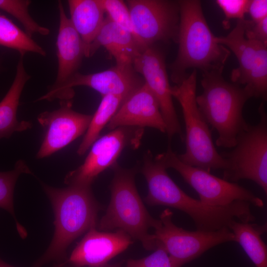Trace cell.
Listing matches in <instances>:
<instances>
[{
    "label": "cell",
    "instance_id": "cell-29",
    "mask_svg": "<svg viewBox=\"0 0 267 267\" xmlns=\"http://www.w3.org/2000/svg\"><path fill=\"white\" fill-rule=\"evenodd\" d=\"M245 35L248 39L267 44V17L256 23L249 20Z\"/></svg>",
    "mask_w": 267,
    "mask_h": 267
},
{
    "label": "cell",
    "instance_id": "cell-17",
    "mask_svg": "<svg viewBox=\"0 0 267 267\" xmlns=\"http://www.w3.org/2000/svg\"><path fill=\"white\" fill-rule=\"evenodd\" d=\"M58 9L59 24L56 43L57 72L55 81L48 91L59 89L77 73L85 56L84 44L66 15L60 1L58 2Z\"/></svg>",
    "mask_w": 267,
    "mask_h": 267
},
{
    "label": "cell",
    "instance_id": "cell-20",
    "mask_svg": "<svg viewBox=\"0 0 267 267\" xmlns=\"http://www.w3.org/2000/svg\"><path fill=\"white\" fill-rule=\"evenodd\" d=\"M70 21L87 47L101 27L105 10L99 0H68Z\"/></svg>",
    "mask_w": 267,
    "mask_h": 267
},
{
    "label": "cell",
    "instance_id": "cell-31",
    "mask_svg": "<svg viewBox=\"0 0 267 267\" xmlns=\"http://www.w3.org/2000/svg\"><path fill=\"white\" fill-rule=\"evenodd\" d=\"M65 266V263H62L60 264L56 265L54 267H64ZM0 267H14L4 262L3 261H2L1 259H0Z\"/></svg>",
    "mask_w": 267,
    "mask_h": 267
},
{
    "label": "cell",
    "instance_id": "cell-12",
    "mask_svg": "<svg viewBox=\"0 0 267 267\" xmlns=\"http://www.w3.org/2000/svg\"><path fill=\"white\" fill-rule=\"evenodd\" d=\"M145 84L143 78L133 65H116L106 70L91 74L75 73L59 89L48 91L37 99L52 101L72 100L74 95L73 88L85 86L99 92L102 96L107 95L120 96L125 100Z\"/></svg>",
    "mask_w": 267,
    "mask_h": 267
},
{
    "label": "cell",
    "instance_id": "cell-14",
    "mask_svg": "<svg viewBox=\"0 0 267 267\" xmlns=\"http://www.w3.org/2000/svg\"><path fill=\"white\" fill-rule=\"evenodd\" d=\"M72 104V100L60 101L58 109L38 115L37 119L44 130V135L37 158L51 155L86 132L92 115L74 111Z\"/></svg>",
    "mask_w": 267,
    "mask_h": 267
},
{
    "label": "cell",
    "instance_id": "cell-6",
    "mask_svg": "<svg viewBox=\"0 0 267 267\" xmlns=\"http://www.w3.org/2000/svg\"><path fill=\"white\" fill-rule=\"evenodd\" d=\"M258 112L260 121L248 124L238 135L230 151L221 153L226 162L223 179L232 182L249 179L256 183L267 193V115L261 103Z\"/></svg>",
    "mask_w": 267,
    "mask_h": 267
},
{
    "label": "cell",
    "instance_id": "cell-13",
    "mask_svg": "<svg viewBox=\"0 0 267 267\" xmlns=\"http://www.w3.org/2000/svg\"><path fill=\"white\" fill-rule=\"evenodd\" d=\"M133 66L159 102L169 139L178 135L183 141L184 135L173 104L163 53L153 45L146 47L134 59Z\"/></svg>",
    "mask_w": 267,
    "mask_h": 267
},
{
    "label": "cell",
    "instance_id": "cell-9",
    "mask_svg": "<svg viewBox=\"0 0 267 267\" xmlns=\"http://www.w3.org/2000/svg\"><path fill=\"white\" fill-rule=\"evenodd\" d=\"M143 128L121 127L99 137L91 145L84 163L64 178L68 185L91 187L99 175L112 168L126 147L136 149L140 144Z\"/></svg>",
    "mask_w": 267,
    "mask_h": 267
},
{
    "label": "cell",
    "instance_id": "cell-1",
    "mask_svg": "<svg viewBox=\"0 0 267 267\" xmlns=\"http://www.w3.org/2000/svg\"><path fill=\"white\" fill-rule=\"evenodd\" d=\"M178 2V49L171 65V79L177 85L188 76L186 71L189 68L204 72L223 67L230 53L227 47L217 42L205 18L200 1Z\"/></svg>",
    "mask_w": 267,
    "mask_h": 267
},
{
    "label": "cell",
    "instance_id": "cell-3",
    "mask_svg": "<svg viewBox=\"0 0 267 267\" xmlns=\"http://www.w3.org/2000/svg\"><path fill=\"white\" fill-rule=\"evenodd\" d=\"M223 67L202 72L201 94L196 97L198 107L206 122L218 134V146L233 148L239 134L248 126L243 116L246 101L254 97L246 86L226 81Z\"/></svg>",
    "mask_w": 267,
    "mask_h": 267
},
{
    "label": "cell",
    "instance_id": "cell-30",
    "mask_svg": "<svg viewBox=\"0 0 267 267\" xmlns=\"http://www.w3.org/2000/svg\"><path fill=\"white\" fill-rule=\"evenodd\" d=\"M247 12L249 13L252 18L251 21L254 23L267 17V0H250Z\"/></svg>",
    "mask_w": 267,
    "mask_h": 267
},
{
    "label": "cell",
    "instance_id": "cell-19",
    "mask_svg": "<svg viewBox=\"0 0 267 267\" xmlns=\"http://www.w3.org/2000/svg\"><path fill=\"white\" fill-rule=\"evenodd\" d=\"M30 78L24 66L23 57L20 56L13 82L0 101V139L9 138L15 132H22L32 127L30 122L19 121L17 119L20 98Z\"/></svg>",
    "mask_w": 267,
    "mask_h": 267
},
{
    "label": "cell",
    "instance_id": "cell-33",
    "mask_svg": "<svg viewBox=\"0 0 267 267\" xmlns=\"http://www.w3.org/2000/svg\"><path fill=\"white\" fill-rule=\"evenodd\" d=\"M1 64H0V67H1Z\"/></svg>",
    "mask_w": 267,
    "mask_h": 267
},
{
    "label": "cell",
    "instance_id": "cell-5",
    "mask_svg": "<svg viewBox=\"0 0 267 267\" xmlns=\"http://www.w3.org/2000/svg\"><path fill=\"white\" fill-rule=\"evenodd\" d=\"M197 71L194 69L180 83L172 87V94L179 103L185 127V151L178 155L183 163L210 172L226 167L217 151L209 125L196 101Z\"/></svg>",
    "mask_w": 267,
    "mask_h": 267
},
{
    "label": "cell",
    "instance_id": "cell-28",
    "mask_svg": "<svg viewBox=\"0 0 267 267\" xmlns=\"http://www.w3.org/2000/svg\"><path fill=\"white\" fill-rule=\"evenodd\" d=\"M249 0H217L216 3L221 8L225 15V20L223 22L225 27L227 21L232 19L238 20L244 19L247 12Z\"/></svg>",
    "mask_w": 267,
    "mask_h": 267
},
{
    "label": "cell",
    "instance_id": "cell-24",
    "mask_svg": "<svg viewBox=\"0 0 267 267\" xmlns=\"http://www.w3.org/2000/svg\"><path fill=\"white\" fill-rule=\"evenodd\" d=\"M22 174H32L25 162L17 161L12 170L0 172V208L9 213L14 218L19 234L25 232L16 219L13 204L14 187L17 180Z\"/></svg>",
    "mask_w": 267,
    "mask_h": 267
},
{
    "label": "cell",
    "instance_id": "cell-8",
    "mask_svg": "<svg viewBox=\"0 0 267 267\" xmlns=\"http://www.w3.org/2000/svg\"><path fill=\"white\" fill-rule=\"evenodd\" d=\"M248 20H238L234 29L226 36L216 37L217 42L230 49L236 57L239 66L231 74L233 83L247 87L254 97L267 99V46L245 35Z\"/></svg>",
    "mask_w": 267,
    "mask_h": 267
},
{
    "label": "cell",
    "instance_id": "cell-2",
    "mask_svg": "<svg viewBox=\"0 0 267 267\" xmlns=\"http://www.w3.org/2000/svg\"><path fill=\"white\" fill-rule=\"evenodd\" d=\"M42 185L54 211L55 230L49 247L35 267L63 259L68 247L74 240L91 227L97 226V215L101 208L91 187L68 185L55 188L44 183Z\"/></svg>",
    "mask_w": 267,
    "mask_h": 267
},
{
    "label": "cell",
    "instance_id": "cell-26",
    "mask_svg": "<svg viewBox=\"0 0 267 267\" xmlns=\"http://www.w3.org/2000/svg\"><path fill=\"white\" fill-rule=\"evenodd\" d=\"M99 1L107 14L106 16L121 27L129 32L139 44L126 2L121 0Z\"/></svg>",
    "mask_w": 267,
    "mask_h": 267
},
{
    "label": "cell",
    "instance_id": "cell-21",
    "mask_svg": "<svg viewBox=\"0 0 267 267\" xmlns=\"http://www.w3.org/2000/svg\"><path fill=\"white\" fill-rule=\"evenodd\" d=\"M229 228L234 234V242L240 244L256 267H267V248L261 237L267 231V223L234 220Z\"/></svg>",
    "mask_w": 267,
    "mask_h": 267
},
{
    "label": "cell",
    "instance_id": "cell-11",
    "mask_svg": "<svg viewBox=\"0 0 267 267\" xmlns=\"http://www.w3.org/2000/svg\"><path fill=\"white\" fill-rule=\"evenodd\" d=\"M126 3L142 48L159 41L177 42L179 21L178 1L128 0Z\"/></svg>",
    "mask_w": 267,
    "mask_h": 267
},
{
    "label": "cell",
    "instance_id": "cell-7",
    "mask_svg": "<svg viewBox=\"0 0 267 267\" xmlns=\"http://www.w3.org/2000/svg\"><path fill=\"white\" fill-rule=\"evenodd\" d=\"M167 169L178 172L183 180L197 193L203 203L214 207H225L237 201H244L257 207L264 206L263 200L236 182L219 178L204 169L186 165L178 158L170 146L154 157Z\"/></svg>",
    "mask_w": 267,
    "mask_h": 267
},
{
    "label": "cell",
    "instance_id": "cell-18",
    "mask_svg": "<svg viewBox=\"0 0 267 267\" xmlns=\"http://www.w3.org/2000/svg\"><path fill=\"white\" fill-rule=\"evenodd\" d=\"M104 47L114 58L116 65H133L134 59L143 49L134 36L107 16L93 41L85 50V57L92 56L100 47Z\"/></svg>",
    "mask_w": 267,
    "mask_h": 267
},
{
    "label": "cell",
    "instance_id": "cell-4",
    "mask_svg": "<svg viewBox=\"0 0 267 267\" xmlns=\"http://www.w3.org/2000/svg\"><path fill=\"white\" fill-rule=\"evenodd\" d=\"M112 169L110 201L96 227L104 231L123 230L139 241L146 250H155L157 241L148 230L158 227L161 222L150 215L140 198L135 183L136 169L124 168L118 164Z\"/></svg>",
    "mask_w": 267,
    "mask_h": 267
},
{
    "label": "cell",
    "instance_id": "cell-16",
    "mask_svg": "<svg viewBox=\"0 0 267 267\" xmlns=\"http://www.w3.org/2000/svg\"><path fill=\"white\" fill-rule=\"evenodd\" d=\"M121 127H150L166 133L159 102L145 83L123 102L106 126L110 131Z\"/></svg>",
    "mask_w": 267,
    "mask_h": 267
},
{
    "label": "cell",
    "instance_id": "cell-10",
    "mask_svg": "<svg viewBox=\"0 0 267 267\" xmlns=\"http://www.w3.org/2000/svg\"><path fill=\"white\" fill-rule=\"evenodd\" d=\"M173 215L169 209L161 213V224L155 229L154 235L180 267L213 247L234 241V234L228 227L215 231H188L173 222Z\"/></svg>",
    "mask_w": 267,
    "mask_h": 267
},
{
    "label": "cell",
    "instance_id": "cell-15",
    "mask_svg": "<svg viewBox=\"0 0 267 267\" xmlns=\"http://www.w3.org/2000/svg\"><path fill=\"white\" fill-rule=\"evenodd\" d=\"M133 243L132 238L123 230L100 231L93 226L86 232L67 262L76 267L102 266Z\"/></svg>",
    "mask_w": 267,
    "mask_h": 267
},
{
    "label": "cell",
    "instance_id": "cell-27",
    "mask_svg": "<svg viewBox=\"0 0 267 267\" xmlns=\"http://www.w3.org/2000/svg\"><path fill=\"white\" fill-rule=\"evenodd\" d=\"M154 252L140 259H130L126 267H180L169 255L163 245L158 241Z\"/></svg>",
    "mask_w": 267,
    "mask_h": 267
},
{
    "label": "cell",
    "instance_id": "cell-25",
    "mask_svg": "<svg viewBox=\"0 0 267 267\" xmlns=\"http://www.w3.org/2000/svg\"><path fill=\"white\" fill-rule=\"evenodd\" d=\"M31 1L28 0H0V10L15 18L30 37L34 34L47 36L50 30L38 24L29 12Z\"/></svg>",
    "mask_w": 267,
    "mask_h": 267
},
{
    "label": "cell",
    "instance_id": "cell-32",
    "mask_svg": "<svg viewBox=\"0 0 267 267\" xmlns=\"http://www.w3.org/2000/svg\"><path fill=\"white\" fill-rule=\"evenodd\" d=\"M120 267L118 265H108L107 264L98 267Z\"/></svg>",
    "mask_w": 267,
    "mask_h": 267
},
{
    "label": "cell",
    "instance_id": "cell-23",
    "mask_svg": "<svg viewBox=\"0 0 267 267\" xmlns=\"http://www.w3.org/2000/svg\"><path fill=\"white\" fill-rule=\"evenodd\" d=\"M0 45L15 50L20 56L28 52L45 56V50L11 20L0 12Z\"/></svg>",
    "mask_w": 267,
    "mask_h": 267
},
{
    "label": "cell",
    "instance_id": "cell-22",
    "mask_svg": "<svg viewBox=\"0 0 267 267\" xmlns=\"http://www.w3.org/2000/svg\"><path fill=\"white\" fill-rule=\"evenodd\" d=\"M125 101L120 96L107 95L102 96L100 104L92 115L89 127L77 151L83 155L99 137L100 134Z\"/></svg>",
    "mask_w": 267,
    "mask_h": 267
}]
</instances>
